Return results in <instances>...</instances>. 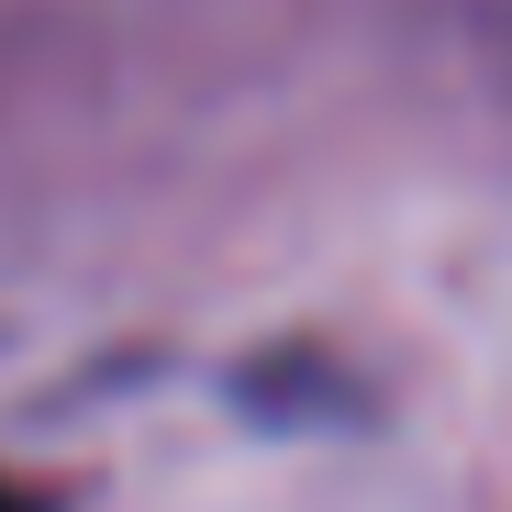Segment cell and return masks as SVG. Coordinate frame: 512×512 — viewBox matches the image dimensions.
I'll return each instance as SVG.
<instances>
[{
    "instance_id": "cell-1",
    "label": "cell",
    "mask_w": 512,
    "mask_h": 512,
    "mask_svg": "<svg viewBox=\"0 0 512 512\" xmlns=\"http://www.w3.org/2000/svg\"><path fill=\"white\" fill-rule=\"evenodd\" d=\"M0 512H56V501H45L34 479H0Z\"/></svg>"
}]
</instances>
